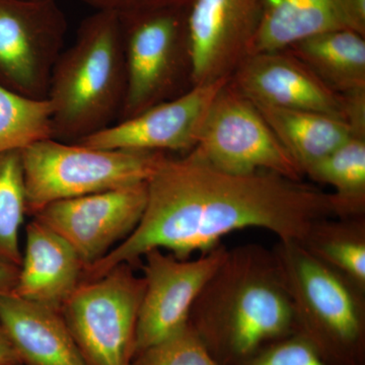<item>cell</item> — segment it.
<instances>
[{"instance_id":"1","label":"cell","mask_w":365,"mask_h":365,"mask_svg":"<svg viewBox=\"0 0 365 365\" xmlns=\"http://www.w3.org/2000/svg\"><path fill=\"white\" fill-rule=\"evenodd\" d=\"M347 217L333 193L272 172L232 175L192 153L168 155L148 181V202L134 232L83 272L97 279L120 264L135 265L151 250L177 258L208 253L222 237L263 228L280 241L302 242L318 220Z\"/></svg>"},{"instance_id":"2","label":"cell","mask_w":365,"mask_h":365,"mask_svg":"<svg viewBox=\"0 0 365 365\" xmlns=\"http://www.w3.org/2000/svg\"><path fill=\"white\" fill-rule=\"evenodd\" d=\"M188 325L222 365H239L294 334V314L272 250H227L198 295Z\"/></svg>"},{"instance_id":"3","label":"cell","mask_w":365,"mask_h":365,"mask_svg":"<svg viewBox=\"0 0 365 365\" xmlns=\"http://www.w3.org/2000/svg\"><path fill=\"white\" fill-rule=\"evenodd\" d=\"M121 21L96 11L60 54L50 79L53 139L78 143L116 123L126 93Z\"/></svg>"},{"instance_id":"4","label":"cell","mask_w":365,"mask_h":365,"mask_svg":"<svg viewBox=\"0 0 365 365\" xmlns=\"http://www.w3.org/2000/svg\"><path fill=\"white\" fill-rule=\"evenodd\" d=\"M294 314V334L332 365L359 360L365 330V289L322 263L299 242L272 249Z\"/></svg>"},{"instance_id":"5","label":"cell","mask_w":365,"mask_h":365,"mask_svg":"<svg viewBox=\"0 0 365 365\" xmlns=\"http://www.w3.org/2000/svg\"><path fill=\"white\" fill-rule=\"evenodd\" d=\"M167 153L102 150L49 138L21 150L26 215L56 201L148 182Z\"/></svg>"},{"instance_id":"6","label":"cell","mask_w":365,"mask_h":365,"mask_svg":"<svg viewBox=\"0 0 365 365\" xmlns=\"http://www.w3.org/2000/svg\"><path fill=\"white\" fill-rule=\"evenodd\" d=\"M187 9L118 14L127 83L117 122L180 97L192 88Z\"/></svg>"},{"instance_id":"7","label":"cell","mask_w":365,"mask_h":365,"mask_svg":"<svg viewBox=\"0 0 365 365\" xmlns=\"http://www.w3.org/2000/svg\"><path fill=\"white\" fill-rule=\"evenodd\" d=\"M144 288L143 276L123 263L81 281L67 299L61 314L86 364L132 365Z\"/></svg>"},{"instance_id":"8","label":"cell","mask_w":365,"mask_h":365,"mask_svg":"<svg viewBox=\"0 0 365 365\" xmlns=\"http://www.w3.org/2000/svg\"><path fill=\"white\" fill-rule=\"evenodd\" d=\"M189 153L227 174L265 170L294 181L304 178L256 106L230 78L213 100L196 146Z\"/></svg>"},{"instance_id":"9","label":"cell","mask_w":365,"mask_h":365,"mask_svg":"<svg viewBox=\"0 0 365 365\" xmlns=\"http://www.w3.org/2000/svg\"><path fill=\"white\" fill-rule=\"evenodd\" d=\"M68 28L56 0H0V83L47 98Z\"/></svg>"},{"instance_id":"10","label":"cell","mask_w":365,"mask_h":365,"mask_svg":"<svg viewBox=\"0 0 365 365\" xmlns=\"http://www.w3.org/2000/svg\"><path fill=\"white\" fill-rule=\"evenodd\" d=\"M146 202L148 182H137L48 204L33 217L66 240L86 270L134 232Z\"/></svg>"},{"instance_id":"11","label":"cell","mask_w":365,"mask_h":365,"mask_svg":"<svg viewBox=\"0 0 365 365\" xmlns=\"http://www.w3.org/2000/svg\"><path fill=\"white\" fill-rule=\"evenodd\" d=\"M227 251L220 244L194 260H182L160 249L144 255L141 268L145 288L137 319L134 357L187 326L194 302Z\"/></svg>"},{"instance_id":"12","label":"cell","mask_w":365,"mask_h":365,"mask_svg":"<svg viewBox=\"0 0 365 365\" xmlns=\"http://www.w3.org/2000/svg\"><path fill=\"white\" fill-rule=\"evenodd\" d=\"M262 0H192L187 11L192 86L230 78L248 56Z\"/></svg>"},{"instance_id":"13","label":"cell","mask_w":365,"mask_h":365,"mask_svg":"<svg viewBox=\"0 0 365 365\" xmlns=\"http://www.w3.org/2000/svg\"><path fill=\"white\" fill-rule=\"evenodd\" d=\"M230 78L192 86L180 97L116 122L78 143L102 150L188 153L196 146L213 100Z\"/></svg>"},{"instance_id":"14","label":"cell","mask_w":365,"mask_h":365,"mask_svg":"<svg viewBox=\"0 0 365 365\" xmlns=\"http://www.w3.org/2000/svg\"><path fill=\"white\" fill-rule=\"evenodd\" d=\"M230 81L255 105L318 112L347 122L345 98L289 50L248 55Z\"/></svg>"},{"instance_id":"15","label":"cell","mask_w":365,"mask_h":365,"mask_svg":"<svg viewBox=\"0 0 365 365\" xmlns=\"http://www.w3.org/2000/svg\"><path fill=\"white\" fill-rule=\"evenodd\" d=\"M83 271L71 245L34 218L26 225L25 251L11 294L61 311L83 281Z\"/></svg>"},{"instance_id":"16","label":"cell","mask_w":365,"mask_h":365,"mask_svg":"<svg viewBox=\"0 0 365 365\" xmlns=\"http://www.w3.org/2000/svg\"><path fill=\"white\" fill-rule=\"evenodd\" d=\"M0 321L21 365H88L61 311L7 294L0 297Z\"/></svg>"},{"instance_id":"17","label":"cell","mask_w":365,"mask_h":365,"mask_svg":"<svg viewBox=\"0 0 365 365\" xmlns=\"http://www.w3.org/2000/svg\"><path fill=\"white\" fill-rule=\"evenodd\" d=\"M336 30H351L344 0H262L249 55L285 50L312 36Z\"/></svg>"},{"instance_id":"18","label":"cell","mask_w":365,"mask_h":365,"mask_svg":"<svg viewBox=\"0 0 365 365\" xmlns=\"http://www.w3.org/2000/svg\"><path fill=\"white\" fill-rule=\"evenodd\" d=\"M255 106L304 176L319 160L359 135L349 123L330 115Z\"/></svg>"},{"instance_id":"19","label":"cell","mask_w":365,"mask_h":365,"mask_svg":"<svg viewBox=\"0 0 365 365\" xmlns=\"http://www.w3.org/2000/svg\"><path fill=\"white\" fill-rule=\"evenodd\" d=\"M287 50L339 95L365 91V41L354 31L318 34Z\"/></svg>"},{"instance_id":"20","label":"cell","mask_w":365,"mask_h":365,"mask_svg":"<svg viewBox=\"0 0 365 365\" xmlns=\"http://www.w3.org/2000/svg\"><path fill=\"white\" fill-rule=\"evenodd\" d=\"M299 244L322 263L365 289V215L318 220Z\"/></svg>"},{"instance_id":"21","label":"cell","mask_w":365,"mask_h":365,"mask_svg":"<svg viewBox=\"0 0 365 365\" xmlns=\"http://www.w3.org/2000/svg\"><path fill=\"white\" fill-rule=\"evenodd\" d=\"M306 176L332 187L346 215H365V136L348 139L307 170Z\"/></svg>"},{"instance_id":"22","label":"cell","mask_w":365,"mask_h":365,"mask_svg":"<svg viewBox=\"0 0 365 365\" xmlns=\"http://www.w3.org/2000/svg\"><path fill=\"white\" fill-rule=\"evenodd\" d=\"M52 136L49 101L26 97L0 83V155L25 150Z\"/></svg>"},{"instance_id":"23","label":"cell","mask_w":365,"mask_h":365,"mask_svg":"<svg viewBox=\"0 0 365 365\" xmlns=\"http://www.w3.org/2000/svg\"><path fill=\"white\" fill-rule=\"evenodd\" d=\"M26 215L21 150L0 155V262L20 267V234Z\"/></svg>"},{"instance_id":"24","label":"cell","mask_w":365,"mask_h":365,"mask_svg":"<svg viewBox=\"0 0 365 365\" xmlns=\"http://www.w3.org/2000/svg\"><path fill=\"white\" fill-rule=\"evenodd\" d=\"M132 365H222L187 324L168 339L134 357Z\"/></svg>"},{"instance_id":"25","label":"cell","mask_w":365,"mask_h":365,"mask_svg":"<svg viewBox=\"0 0 365 365\" xmlns=\"http://www.w3.org/2000/svg\"><path fill=\"white\" fill-rule=\"evenodd\" d=\"M239 365H332L299 336L271 343Z\"/></svg>"},{"instance_id":"26","label":"cell","mask_w":365,"mask_h":365,"mask_svg":"<svg viewBox=\"0 0 365 365\" xmlns=\"http://www.w3.org/2000/svg\"><path fill=\"white\" fill-rule=\"evenodd\" d=\"M96 11H113L119 16L167 7H188L192 0H81Z\"/></svg>"},{"instance_id":"27","label":"cell","mask_w":365,"mask_h":365,"mask_svg":"<svg viewBox=\"0 0 365 365\" xmlns=\"http://www.w3.org/2000/svg\"><path fill=\"white\" fill-rule=\"evenodd\" d=\"M350 29L362 37L365 35V0H344Z\"/></svg>"},{"instance_id":"28","label":"cell","mask_w":365,"mask_h":365,"mask_svg":"<svg viewBox=\"0 0 365 365\" xmlns=\"http://www.w3.org/2000/svg\"><path fill=\"white\" fill-rule=\"evenodd\" d=\"M20 357L0 321V365H19Z\"/></svg>"},{"instance_id":"29","label":"cell","mask_w":365,"mask_h":365,"mask_svg":"<svg viewBox=\"0 0 365 365\" xmlns=\"http://www.w3.org/2000/svg\"><path fill=\"white\" fill-rule=\"evenodd\" d=\"M19 268L0 262V297L13 294L18 280Z\"/></svg>"},{"instance_id":"30","label":"cell","mask_w":365,"mask_h":365,"mask_svg":"<svg viewBox=\"0 0 365 365\" xmlns=\"http://www.w3.org/2000/svg\"><path fill=\"white\" fill-rule=\"evenodd\" d=\"M19 365H21V364H19Z\"/></svg>"}]
</instances>
